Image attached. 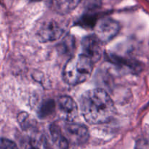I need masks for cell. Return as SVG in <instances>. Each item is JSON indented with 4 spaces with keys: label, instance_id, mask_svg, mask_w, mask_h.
Listing matches in <instances>:
<instances>
[{
    "label": "cell",
    "instance_id": "cell-1",
    "mask_svg": "<svg viewBox=\"0 0 149 149\" xmlns=\"http://www.w3.org/2000/svg\"><path fill=\"white\" fill-rule=\"evenodd\" d=\"M80 109L84 119L91 125L109 122L116 111L113 100L102 89L85 92L80 99Z\"/></svg>",
    "mask_w": 149,
    "mask_h": 149
},
{
    "label": "cell",
    "instance_id": "cell-2",
    "mask_svg": "<svg viewBox=\"0 0 149 149\" xmlns=\"http://www.w3.org/2000/svg\"><path fill=\"white\" fill-rule=\"evenodd\" d=\"M94 63L85 55H79L69 58L63 68V77L70 85H77L88 79L93 70Z\"/></svg>",
    "mask_w": 149,
    "mask_h": 149
},
{
    "label": "cell",
    "instance_id": "cell-3",
    "mask_svg": "<svg viewBox=\"0 0 149 149\" xmlns=\"http://www.w3.org/2000/svg\"><path fill=\"white\" fill-rule=\"evenodd\" d=\"M66 23L58 17H47L41 20L36 26V38L40 42H50L59 39L64 34Z\"/></svg>",
    "mask_w": 149,
    "mask_h": 149
},
{
    "label": "cell",
    "instance_id": "cell-4",
    "mask_svg": "<svg viewBox=\"0 0 149 149\" xmlns=\"http://www.w3.org/2000/svg\"><path fill=\"white\" fill-rule=\"evenodd\" d=\"M59 125L69 145L81 146L88 141L89 131L84 125L73 122H64Z\"/></svg>",
    "mask_w": 149,
    "mask_h": 149
},
{
    "label": "cell",
    "instance_id": "cell-5",
    "mask_svg": "<svg viewBox=\"0 0 149 149\" xmlns=\"http://www.w3.org/2000/svg\"><path fill=\"white\" fill-rule=\"evenodd\" d=\"M119 30V23L109 17L99 19L94 27L95 35L101 42H108L112 40L118 34Z\"/></svg>",
    "mask_w": 149,
    "mask_h": 149
},
{
    "label": "cell",
    "instance_id": "cell-6",
    "mask_svg": "<svg viewBox=\"0 0 149 149\" xmlns=\"http://www.w3.org/2000/svg\"><path fill=\"white\" fill-rule=\"evenodd\" d=\"M57 111L64 122H72L78 117L79 109L76 102L69 96H61L57 100Z\"/></svg>",
    "mask_w": 149,
    "mask_h": 149
},
{
    "label": "cell",
    "instance_id": "cell-7",
    "mask_svg": "<svg viewBox=\"0 0 149 149\" xmlns=\"http://www.w3.org/2000/svg\"><path fill=\"white\" fill-rule=\"evenodd\" d=\"M47 149H68L69 143L64 137L59 123H52L45 134Z\"/></svg>",
    "mask_w": 149,
    "mask_h": 149
},
{
    "label": "cell",
    "instance_id": "cell-8",
    "mask_svg": "<svg viewBox=\"0 0 149 149\" xmlns=\"http://www.w3.org/2000/svg\"><path fill=\"white\" fill-rule=\"evenodd\" d=\"M101 43L95 34L85 36L81 41L82 55L90 58L94 63L97 62L102 55Z\"/></svg>",
    "mask_w": 149,
    "mask_h": 149
},
{
    "label": "cell",
    "instance_id": "cell-9",
    "mask_svg": "<svg viewBox=\"0 0 149 149\" xmlns=\"http://www.w3.org/2000/svg\"><path fill=\"white\" fill-rule=\"evenodd\" d=\"M25 131L20 141L21 149H47L45 134L33 129Z\"/></svg>",
    "mask_w": 149,
    "mask_h": 149
},
{
    "label": "cell",
    "instance_id": "cell-10",
    "mask_svg": "<svg viewBox=\"0 0 149 149\" xmlns=\"http://www.w3.org/2000/svg\"><path fill=\"white\" fill-rule=\"evenodd\" d=\"M81 0H48L49 7L60 15L68 14L74 10Z\"/></svg>",
    "mask_w": 149,
    "mask_h": 149
},
{
    "label": "cell",
    "instance_id": "cell-11",
    "mask_svg": "<svg viewBox=\"0 0 149 149\" xmlns=\"http://www.w3.org/2000/svg\"><path fill=\"white\" fill-rule=\"evenodd\" d=\"M109 58L113 64L118 65L121 68H126L127 70H130L132 71H135L136 70L139 71V63H136L135 61H132L129 58H125L124 57L118 56L116 55H110Z\"/></svg>",
    "mask_w": 149,
    "mask_h": 149
},
{
    "label": "cell",
    "instance_id": "cell-12",
    "mask_svg": "<svg viewBox=\"0 0 149 149\" xmlns=\"http://www.w3.org/2000/svg\"><path fill=\"white\" fill-rule=\"evenodd\" d=\"M56 111V102L49 99V100H45L41 104L39 108V110H38V114L40 118L45 119V118L52 116Z\"/></svg>",
    "mask_w": 149,
    "mask_h": 149
},
{
    "label": "cell",
    "instance_id": "cell-13",
    "mask_svg": "<svg viewBox=\"0 0 149 149\" xmlns=\"http://www.w3.org/2000/svg\"><path fill=\"white\" fill-rule=\"evenodd\" d=\"M74 49H75V40L71 36H65L58 47L59 52L62 55L70 57V58L73 57L71 55L74 53Z\"/></svg>",
    "mask_w": 149,
    "mask_h": 149
},
{
    "label": "cell",
    "instance_id": "cell-14",
    "mask_svg": "<svg viewBox=\"0 0 149 149\" xmlns=\"http://www.w3.org/2000/svg\"><path fill=\"white\" fill-rule=\"evenodd\" d=\"M0 149H18L16 144L6 138H1Z\"/></svg>",
    "mask_w": 149,
    "mask_h": 149
},
{
    "label": "cell",
    "instance_id": "cell-15",
    "mask_svg": "<svg viewBox=\"0 0 149 149\" xmlns=\"http://www.w3.org/2000/svg\"><path fill=\"white\" fill-rule=\"evenodd\" d=\"M31 1H40V0H30Z\"/></svg>",
    "mask_w": 149,
    "mask_h": 149
}]
</instances>
